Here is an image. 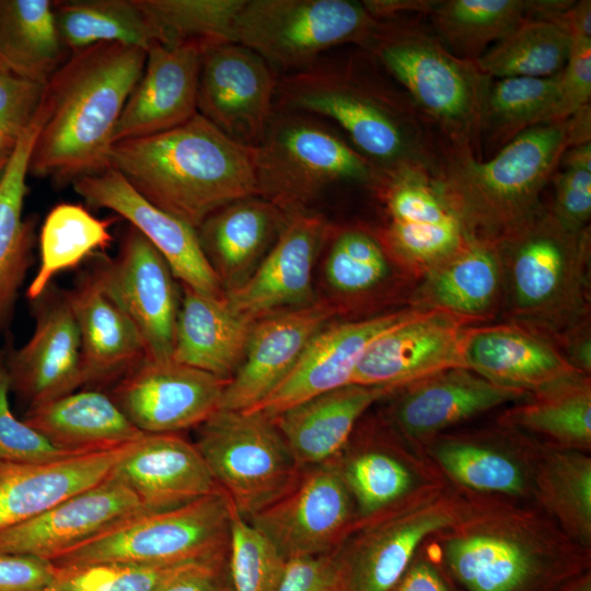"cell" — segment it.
<instances>
[{
  "label": "cell",
  "mask_w": 591,
  "mask_h": 591,
  "mask_svg": "<svg viewBox=\"0 0 591 591\" xmlns=\"http://www.w3.org/2000/svg\"><path fill=\"white\" fill-rule=\"evenodd\" d=\"M147 51L100 43L71 53L44 86L30 174L72 183L108 167L116 125Z\"/></svg>",
  "instance_id": "obj_1"
},
{
  "label": "cell",
  "mask_w": 591,
  "mask_h": 591,
  "mask_svg": "<svg viewBox=\"0 0 591 591\" xmlns=\"http://www.w3.org/2000/svg\"><path fill=\"white\" fill-rule=\"evenodd\" d=\"M108 166L194 229L218 209L258 196L256 147L235 141L199 113L170 130L114 143Z\"/></svg>",
  "instance_id": "obj_2"
},
{
  "label": "cell",
  "mask_w": 591,
  "mask_h": 591,
  "mask_svg": "<svg viewBox=\"0 0 591 591\" xmlns=\"http://www.w3.org/2000/svg\"><path fill=\"white\" fill-rule=\"evenodd\" d=\"M589 141L590 105L521 131L488 161L456 144L434 182L468 236L498 243L542 208L541 194L564 152Z\"/></svg>",
  "instance_id": "obj_3"
},
{
  "label": "cell",
  "mask_w": 591,
  "mask_h": 591,
  "mask_svg": "<svg viewBox=\"0 0 591 591\" xmlns=\"http://www.w3.org/2000/svg\"><path fill=\"white\" fill-rule=\"evenodd\" d=\"M497 245L503 271L500 318L555 344L590 320V229L569 231L542 207Z\"/></svg>",
  "instance_id": "obj_4"
},
{
  "label": "cell",
  "mask_w": 591,
  "mask_h": 591,
  "mask_svg": "<svg viewBox=\"0 0 591 591\" xmlns=\"http://www.w3.org/2000/svg\"><path fill=\"white\" fill-rule=\"evenodd\" d=\"M368 46L455 144L470 148L482 128L490 78L416 28L380 23Z\"/></svg>",
  "instance_id": "obj_5"
},
{
  "label": "cell",
  "mask_w": 591,
  "mask_h": 591,
  "mask_svg": "<svg viewBox=\"0 0 591 591\" xmlns=\"http://www.w3.org/2000/svg\"><path fill=\"white\" fill-rule=\"evenodd\" d=\"M230 499L212 494L143 513L53 560L57 567L123 563L169 567L228 557Z\"/></svg>",
  "instance_id": "obj_6"
},
{
  "label": "cell",
  "mask_w": 591,
  "mask_h": 591,
  "mask_svg": "<svg viewBox=\"0 0 591 591\" xmlns=\"http://www.w3.org/2000/svg\"><path fill=\"white\" fill-rule=\"evenodd\" d=\"M374 165L313 116L273 115L256 146L258 196L285 210L341 182H369Z\"/></svg>",
  "instance_id": "obj_7"
},
{
  "label": "cell",
  "mask_w": 591,
  "mask_h": 591,
  "mask_svg": "<svg viewBox=\"0 0 591 591\" xmlns=\"http://www.w3.org/2000/svg\"><path fill=\"white\" fill-rule=\"evenodd\" d=\"M279 91L290 112L336 123L369 161L392 172L421 165L424 153L412 120L364 83L336 71L306 69L283 80Z\"/></svg>",
  "instance_id": "obj_8"
},
{
  "label": "cell",
  "mask_w": 591,
  "mask_h": 591,
  "mask_svg": "<svg viewBox=\"0 0 591 591\" xmlns=\"http://www.w3.org/2000/svg\"><path fill=\"white\" fill-rule=\"evenodd\" d=\"M380 23L350 0H246L233 43L258 54L273 69L304 71L325 50L369 45Z\"/></svg>",
  "instance_id": "obj_9"
},
{
  "label": "cell",
  "mask_w": 591,
  "mask_h": 591,
  "mask_svg": "<svg viewBox=\"0 0 591 591\" xmlns=\"http://www.w3.org/2000/svg\"><path fill=\"white\" fill-rule=\"evenodd\" d=\"M198 428L196 448L245 518L280 496L301 468L262 412L218 409Z\"/></svg>",
  "instance_id": "obj_10"
},
{
  "label": "cell",
  "mask_w": 591,
  "mask_h": 591,
  "mask_svg": "<svg viewBox=\"0 0 591 591\" xmlns=\"http://www.w3.org/2000/svg\"><path fill=\"white\" fill-rule=\"evenodd\" d=\"M246 519L287 560L333 553L352 519L351 495L337 457L301 467L280 496Z\"/></svg>",
  "instance_id": "obj_11"
},
{
  "label": "cell",
  "mask_w": 591,
  "mask_h": 591,
  "mask_svg": "<svg viewBox=\"0 0 591 591\" xmlns=\"http://www.w3.org/2000/svg\"><path fill=\"white\" fill-rule=\"evenodd\" d=\"M391 179L384 192L389 223L378 237L392 259L419 281L468 235L436 182L417 167L392 172Z\"/></svg>",
  "instance_id": "obj_12"
},
{
  "label": "cell",
  "mask_w": 591,
  "mask_h": 591,
  "mask_svg": "<svg viewBox=\"0 0 591 591\" xmlns=\"http://www.w3.org/2000/svg\"><path fill=\"white\" fill-rule=\"evenodd\" d=\"M278 82L255 51L227 43L202 54L197 112L227 136L256 147L273 115Z\"/></svg>",
  "instance_id": "obj_13"
},
{
  "label": "cell",
  "mask_w": 591,
  "mask_h": 591,
  "mask_svg": "<svg viewBox=\"0 0 591 591\" xmlns=\"http://www.w3.org/2000/svg\"><path fill=\"white\" fill-rule=\"evenodd\" d=\"M228 382L172 358L146 359L109 395L141 432L176 433L216 413Z\"/></svg>",
  "instance_id": "obj_14"
},
{
  "label": "cell",
  "mask_w": 591,
  "mask_h": 591,
  "mask_svg": "<svg viewBox=\"0 0 591 591\" xmlns=\"http://www.w3.org/2000/svg\"><path fill=\"white\" fill-rule=\"evenodd\" d=\"M148 511L111 473L0 534V552L55 560Z\"/></svg>",
  "instance_id": "obj_15"
},
{
  "label": "cell",
  "mask_w": 591,
  "mask_h": 591,
  "mask_svg": "<svg viewBox=\"0 0 591 591\" xmlns=\"http://www.w3.org/2000/svg\"><path fill=\"white\" fill-rule=\"evenodd\" d=\"M329 233L331 227L322 217L292 212L254 273L241 286L224 291L227 304L255 323L316 301L313 267Z\"/></svg>",
  "instance_id": "obj_16"
},
{
  "label": "cell",
  "mask_w": 591,
  "mask_h": 591,
  "mask_svg": "<svg viewBox=\"0 0 591 591\" xmlns=\"http://www.w3.org/2000/svg\"><path fill=\"white\" fill-rule=\"evenodd\" d=\"M97 269L140 333L148 359H171L181 299L164 257L129 225L117 255Z\"/></svg>",
  "instance_id": "obj_17"
},
{
  "label": "cell",
  "mask_w": 591,
  "mask_h": 591,
  "mask_svg": "<svg viewBox=\"0 0 591 591\" xmlns=\"http://www.w3.org/2000/svg\"><path fill=\"white\" fill-rule=\"evenodd\" d=\"M464 317L425 310L373 339L360 357L350 384L402 389L426 376L463 367ZM464 368V367H463Z\"/></svg>",
  "instance_id": "obj_18"
},
{
  "label": "cell",
  "mask_w": 591,
  "mask_h": 591,
  "mask_svg": "<svg viewBox=\"0 0 591 591\" xmlns=\"http://www.w3.org/2000/svg\"><path fill=\"white\" fill-rule=\"evenodd\" d=\"M425 310L407 305L366 318L326 324L305 347L281 383L259 404L244 412L274 418L312 397L351 383L368 345L387 329Z\"/></svg>",
  "instance_id": "obj_19"
},
{
  "label": "cell",
  "mask_w": 591,
  "mask_h": 591,
  "mask_svg": "<svg viewBox=\"0 0 591 591\" xmlns=\"http://www.w3.org/2000/svg\"><path fill=\"white\" fill-rule=\"evenodd\" d=\"M71 185L88 205L112 210L126 219L164 257L182 285L211 297H223V288L202 252L196 229L149 202L117 171L108 166Z\"/></svg>",
  "instance_id": "obj_20"
},
{
  "label": "cell",
  "mask_w": 591,
  "mask_h": 591,
  "mask_svg": "<svg viewBox=\"0 0 591 591\" xmlns=\"http://www.w3.org/2000/svg\"><path fill=\"white\" fill-rule=\"evenodd\" d=\"M340 313L332 299H323L255 322L244 358L224 387L219 409L248 410L264 401L291 371L315 334Z\"/></svg>",
  "instance_id": "obj_21"
},
{
  "label": "cell",
  "mask_w": 591,
  "mask_h": 591,
  "mask_svg": "<svg viewBox=\"0 0 591 591\" xmlns=\"http://www.w3.org/2000/svg\"><path fill=\"white\" fill-rule=\"evenodd\" d=\"M37 300L34 331L7 362L11 389L30 407L84 385L79 329L65 292L47 289Z\"/></svg>",
  "instance_id": "obj_22"
},
{
  "label": "cell",
  "mask_w": 591,
  "mask_h": 591,
  "mask_svg": "<svg viewBox=\"0 0 591 591\" xmlns=\"http://www.w3.org/2000/svg\"><path fill=\"white\" fill-rule=\"evenodd\" d=\"M205 49L197 44H154L143 72L116 125L113 144L175 128L197 112V89Z\"/></svg>",
  "instance_id": "obj_23"
},
{
  "label": "cell",
  "mask_w": 591,
  "mask_h": 591,
  "mask_svg": "<svg viewBox=\"0 0 591 591\" xmlns=\"http://www.w3.org/2000/svg\"><path fill=\"white\" fill-rule=\"evenodd\" d=\"M462 359L464 368L488 381L530 395L586 375L567 361L553 340L506 321L468 326Z\"/></svg>",
  "instance_id": "obj_24"
},
{
  "label": "cell",
  "mask_w": 591,
  "mask_h": 591,
  "mask_svg": "<svg viewBox=\"0 0 591 591\" xmlns=\"http://www.w3.org/2000/svg\"><path fill=\"white\" fill-rule=\"evenodd\" d=\"M148 512L224 493L195 444L176 433H144L111 471Z\"/></svg>",
  "instance_id": "obj_25"
},
{
  "label": "cell",
  "mask_w": 591,
  "mask_h": 591,
  "mask_svg": "<svg viewBox=\"0 0 591 591\" xmlns=\"http://www.w3.org/2000/svg\"><path fill=\"white\" fill-rule=\"evenodd\" d=\"M65 296L79 329L84 385L118 381L148 359L140 333L97 268Z\"/></svg>",
  "instance_id": "obj_26"
},
{
  "label": "cell",
  "mask_w": 591,
  "mask_h": 591,
  "mask_svg": "<svg viewBox=\"0 0 591 591\" xmlns=\"http://www.w3.org/2000/svg\"><path fill=\"white\" fill-rule=\"evenodd\" d=\"M390 417L409 437H424L530 394L495 384L457 367L413 382L398 391Z\"/></svg>",
  "instance_id": "obj_27"
},
{
  "label": "cell",
  "mask_w": 591,
  "mask_h": 591,
  "mask_svg": "<svg viewBox=\"0 0 591 591\" xmlns=\"http://www.w3.org/2000/svg\"><path fill=\"white\" fill-rule=\"evenodd\" d=\"M502 304L498 245L471 236L419 279L410 299L413 306L444 311L476 325L499 318Z\"/></svg>",
  "instance_id": "obj_28"
},
{
  "label": "cell",
  "mask_w": 591,
  "mask_h": 591,
  "mask_svg": "<svg viewBox=\"0 0 591 591\" xmlns=\"http://www.w3.org/2000/svg\"><path fill=\"white\" fill-rule=\"evenodd\" d=\"M452 522L447 507H427L373 523L352 543H341L334 553L346 591H392L422 540Z\"/></svg>",
  "instance_id": "obj_29"
},
{
  "label": "cell",
  "mask_w": 591,
  "mask_h": 591,
  "mask_svg": "<svg viewBox=\"0 0 591 591\" xmlns=\"http://www.w3.org/2000/svg\"><path fill=\"white\" fill-rule=\"evenodd\" d=\"M130 444L46 463L0 461V534L104 479Z\"/></svg>",
  "instance_id": "obj_30"
},
{
  "label": "cell",
  "mask_w": 591,
  "mask_h": 591,
  "mask_svg": "<svg viewBox=\"0 0 591 591\" xmlns=\"http://www.w3.org/2000/svg\"><path fill=\"white\" fill-rule=\"evenodd\" d=\"M287 218L274 202L253 196L218 209L196 229L223 291L241 286L254 273Z\"/></svg>",
  "instance_id": "obj_31"
},
{
  "label": "cell",
  "mask_w": 591,
  "mask_h": 591,
  "mask_svg": "<svg viewBox=\"0 0 591 591\" xmlns=\"http://www.w3.org/2000/svg\"><path fill=\"white\" fill-rule=\"evenodd\" d=\"M398 389L348 384L300 403L271 418L299 467L335 459L358 420L376 401Z\"/></svg>",
  "instance_id": "obj_32"
},
{
  "label": "cell",
  "mask_w": 591,
  "mask_h": 591,
  "mask_svg": "<svg viewBox=\"0 0 591 591\" xmlns=\"http://www.w3.org/2000/svg\"><path fill=\"white\" fill-rule=\"evenodd\" d=\"M324 274L343 312L387 302L410 305L417 286V280L392 259L378 235L361 229H347L335 236Z\"/></svg>",
  "instance_id": "obj_33"
},
{
  "label": "cell",
  "mask_w": 591,
  "mask_h": 591,
  "mask_svg": "<svg viewBox=\"0 0 591 591\" xmlns=\"http://www.w3.org/2000/svg\"><path fill=\"white\" fill-rule=\"evenodd\" d=\"M445 561L467 591H549L567 575L528 546L491 534L451 540Z\"/></svg>",
  "instance_id": "obj_34"
},
{
  "label": "cell",
  "mask_w": 591,
  "mask_h": 591,
  "mask_svg": "<svg viewBox=\"0 0 591 591\" xmlns=\"http://www.w3.org/2000/svg\"><path fill=\"white\" fill-rule=\"evenodd\" d=\"M172 359L230 381L240 367L254 323L224 300L182 285Z\"/></svg>",
  "instance_id": "obj_35"
},
{
  "label": "cell",
  "mask_w": 591,
  "mask_h": 591,
  "mask_svg": "<svg viewBox=\"0 0 591 591\" xmlns=\"http://www.w3.org/2000/svg\"><path fill=\"white\" fill-rule=\"evenodd\" d=\"M23 420L53 445L72 454L121 448L144 434L109 394L95 390L74 391L28 407Z\"/></svg>",
  "instance_id": "obj_36"
},
{
  "label": "cell",
  "mask_w": 591,
  "mask_h": 591,
  "mask_svg": "<svg viewBox=\"0 0 591 591\" xmlns=\"http://www.w3.org/2000/svg\"><path fill=\"white\" fill-rule=\"evenodd\" d=\"M44 120L42 102L28 128L11 151L0 177V328L10 316L31 264L33 223L23 220L26 178L34 143Z\"/></svg>",
  "instance_id": "obj_37"
},
{
  "label": "cell",
  "mask_w": 591,
  "mask_h": 591,
  "mask_svg": "<svg viewBox=\"0 0 591 591\" xmlns=\"http://www.w3.org/2000/svg\"><path fill=\"white\" fill-rule=\"evenodd\" d=\"M67 51L54 1L0 0V71L45 85Z\"/></svg>",
  "instance_id": "obj_38"
},
{
  "label": "cell",
  "mask_w": 591,
  "mask_h": 591,
  "mask_svg": "<svg viewBox=\"0 0 591 591\" xmlns=\"http://www.w3.org/2000/svg\"><path fill=\"white\" fill-rule=\"evenodd\" d=\"M569 8L536 12L474 60L476 68L484 76L498 79L559 73L572 45L565 18Z\"/></svg>",
  "instance_id": "obj_39"
},
{
  "label": "cell",
  "mask_w": 591,
  "mask_h": 591,
  "mask_svg": "<svg viewBox=\"0 0 591 591\" xmlns=\"http://www.w3.org/2000/svg\"><path fill=\"white\" fill-rule=\"evenodd\" d=\"M561 1L448 0L436 3L432 21L451 51L476 60L495 44L538 11L557 8Z\"/></svg>",
  "instance_id": "obj_40"
},
{
  "label": "cell",
  "mask_w": 591,
  "mask_h": 591,
  "mask_svg": "<svg viewBox=\"0 0 591 591\" xmlns=\"http://www.w3.org/2000/svg\"><path fill=\"white\" fill-rule=\"evenodd\" d=\"M54 12L70 54L100 43H120L146 51L160 44L154 24L138 0L54 1Z\"/></svg>",
  "instance_id": "obj_41"
},
{
  "label": "cell",
  "mask_w": 591,
  "mask_h": 591,
  "mask_svg": "<svg viewBox=\"0 0 591 591\" xmlns=\"http://www.w3.org/2000/svg\"><path fill=\"white\" fill-rule=\"evenodd\" d=\"M111 221L94 217L79 204L63 202L46 216L39 236L40 264L26 296L37 300L59 273L74 268L113 241Z\"/></svg>",
  "instance_id": "obj_42"
},
{
  "label": "cell",
  "mask_w": 591,
  "mask_h": 591,
  "mask_svg": "<svg viewBox=\"0 0 591 591\" xmlns=\"http://www.w3.org/2000/svg\"><path fill=\"white\" fill-rule=\"evenodd\" d=\"M561 71L547 78H503L490 84L480 131L484 129L496 141L507 143L530 127L557 121Z\"/></svg>",
  "instance_id": "obj_43"
},
{
  "label": "cell",
  "mask_w": 591,
  "mask_h": 591,
  "mask_svg": "<svg viewBox=\"0 0 591 591\" xmlns=\"http://www.w3.org/2000/svg\"><path fill=\"white\" fill-rule=\"evenodd\" d=\"M531 395L530 401L505 414L507 424L568 445H590V376H575Z\"/></svg>",
  "instance_id": "obj_44"
},
{
  "label": "cell",
  "mask_w": 591,
  "mask_h": 591,
  "mask_svg": "<svg viewBox=\"0 0 591 591\" xmlns=\"http://www.w3.org/2000/svg\"><path fill=\"white\" fill-rule=\"evenodd\" d=\"M162 45L197 44L205 50L233 43L236 18L246 0H138Z\"/></svg>",
  "instance_id": "obj_45"
},
{
  "label": "cell",
  "mask_w": 591,
  "mask_h": 591,
  "mask_svg": "<svg viewBox=\"0 0 591 591\" xmlns=\"http://www.w3.org/2000/svg\"><path fill=\"white\" fill-rule=\"evenodd\" d=\"M538 490L544 503L570 533L591 535V461L579 453H556L543 465Z\"/></svg>",
  "instance_id": "obj_46"
},
{
  "label": "cell",
  "mask_w": 591,
  "mask_h": 591,
  "mask_svg": "<svg viewBox=\"0 0 591 591\" xmlns=\"http://www.w3.org/2000/svg\"><path fill=\"white\" fill-rule=\"evenodd\" d=\"M287 559L230 500L228 572L232 591H277Z\"/></svg>",
  "instance_id": "obj_47"
},
{
  "label": "cell",
  "mask_w": 591,
  "mask_h": 591,
  "mask_svg": "<svg viewBox=\"0 0 591 591\" xmlns=\"http://www.w3.org/2000/svg\"><path fill=\"white\" fill-rule=\"evenodd\" d=\"M337 461L344 482L364 517L382 511L410 487L409 472L385 451L363 450L349 456L339 454Z\"/></svg>",
  "instance_id": "obj_48"
},
{
  "label": "cell",
  "mask_w": 591,
  "mask_h": 591,
  "mask_svg": "<svg viewBox=\"0 0 591 591\" xmlns=\"http://www.w3.org/2000/svg\"><path fill=\"white\" fill-rule=\"evenodd\" d=\"M436 452L442 467L467 487L503 494H518L523 488L520 467L497 451L472 443L445 442Z\"/></svg>",
  "instance_id": "obj_49"
},
{
  "label": "cell",
  "mask_w": 591,
  "mask_h": 591,
  "mask_svg": "<svg viewBox=\"0 0 591 591\" xmlns=\"http://www.w3.org/2000/svg\"><path fill=\"white\" fill-rule=\"evenodd\" d=\"M184 565L155 567L94 563L55 566L54 578L46 591H157L163 581Z\"/></svg>",
  "instance_id": "obj_50"
},
{
  "label": "cell",
  "mask_w": 591,
  "mask_h": 591,
  "mask_svg": "<svg viewBox=\"0 0 591 591\" xmlns=\"http://www.w3.org/2000/svg\"><path fill=\"white\" fill-rule=\"evenodd\" d=\"M11 381L0 352V461L46 463L71 455L53 445L44 436L19 419L10 407Z\"/></svg>",
  "instance_id": "obj_51"
},
{
  "label": "cell",
  "mask_w": 591,
  "mask_h": 591,
  "mask_svg": "<svg viewBox=\"0 0 591 591\" xmlns=\"http://www.w3.org/2000/svg\"><path fill=\"white\" fill-rule=\"evenodd\" d=\"M43 84L0 71V150L11 152L35 118Z\"/></svg>",
  "instance_id": "obj_52"
},
{
  "label": "cell",
  "mask_w": 591,
  "mask_h": 591,
  "mask_svg": "<svg viewBox=\"0 0 591 591\" xmlns=\"http://www.w3.org/2000/svg\"><path fill=\"white\" fill-rule=\"evenodd\" d=\"M564 166L554 175V199L548 210L567 230L582 232L590 229L591 166Z\"/></svg>",
  "instance_id": "obj_53"
},
{
  "label": "cell",
  "mask_w": 591,
  "mask_h": 591,
  "mask_svg": "<svg viewBox=\"0 0 591 591\" xmlns=\"http://www.w3.org/2000/svg\"><path fill=\"white\" fill-rule=\"evenodd\" d=\"M591 36L572 35L569 58L561 71V99L557 121L565 120L590 104Z\"/></svg>",
  "instance_id": "obj_54"
},
{
  "label": "cell",
  "mask_w": 591,
  "mask_h": 591,
  "mask_svg": "<svg viewBox=\"0 0 591 591\" xmlns=\"http://www.w3.org/2000/svg\"><path fill=\"white\" fill-rule=\"evenodd\" d=\"M277 591H346L335 553L288 559Z\"/></svg>",
  "instance_id": "obj_55"
},
{
  "label": "cell",
  "mask_w": 591,
  "mask_h": 591,
  "mask_svg": "<svg viewBox=\"0 0 591 591\" xmlns=\"http://www.w3.org/2000/svg\"><path fill=\"white\" fill-rule=\"evenodd\" d=\"M55 570L50 560L0 552V591H46Z\"/></svg>",
  "instance_id": "obj_56"
},
{
  "label": "cell",
  "mask_w": 591,
  "mask_h": 591,
  "mask_svg": "<svg viewBox=\"0 0 591 591\" xmlns=\"http://www.w3.org/2000/svg\"><path fill=\"white\" fill-rule=\"evenodd\" d=\"M157 591H232L228 557L184 565L163 581Z\"/></svg>",
  "instance_id": "obj_57"
},
{
  "label": "cell",
  "mask_w": 591,
  "mask_h": 591,
  "mask_svg": "<svg viewBox=\"0 0 591 591\" xmlns=\"http://www.w3.org/2000/svg\"><path fill=\"white\" fill-rule=\"evenodd\" d=\"M567 361L581 373H591L590 320L564 334L556 343Z\"/></svg>",
  "instance_id": "obj_58"
},
{
  "label": "cell",
  "mask_w": 591,
  "mask_h": 591,
  "mask_svg": "<svg viewBox=\"0 0 591 591\" xmlns=\"http://www.w3.org/2000/svg\"><path fill=\"white\" fill-rule=\"evenodd\" d=\"M392 591H451L440 570L426 560L410 564Z\"/></svg>",
  "instance_id": "obj_59"
},
{
  "label": "cell",
  "mask_w": 591,
  "mask_h": 591,
  "mask_svg": "<svg viewBox=\"0 0 591 591\" xmlns=\"http://www.w3.org/2000/svg\"><path fill=\"white\" fill-rule=\"evenodd\" d=\"M11 152L0 150V177L5 169Z\"/></svg>",
  "instance_id": "obj_60"
},
{
  "label": "cell",
  "mask_w": 591,
  "mask_h": 591,
  "mask_svg": "<svg viewBox=\"0 0 591 591\" xmlns=\"http://www.w3.org/2000/svg\"><path fill=\"white\" fill-rule=\"evenodd\" d=\"M569 591H591L590 580L589 579L582 580L580 583H578L573 589Z\"/></svg>",
  "instance_id": "obj_61"
}]
</instances>
